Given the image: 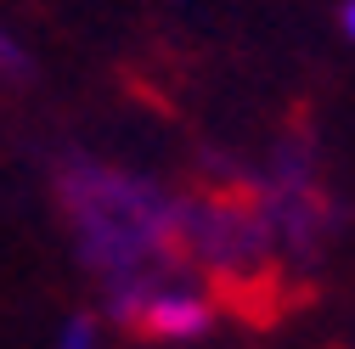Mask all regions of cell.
Here are the masks:
<instances>
[{"instance_id":"6da1fadb","label":"cell","mask_w":355,"mask_h":349,"mask_svg":"<svg viewBox=\"0 0 355 349\" xmlns=\"http://www.w3.org/2000/svg\"><path fill=\"white\" fill-rule=\"evenodd\" d=\"M51 192L79 265L91 271L102 310L119 327H130L136 304L158 282L192 276L175 253V192H164L153 174L107 163L96 152H68L51 169Z\"/></svg>"},{"instance_id":"7a4b0ae2","label":"cell","mask_w":355,"mask_h":349,"mask_svg":"<svg viewBox=\"0 0 355 349\" xmlns=\"http://www.w3.org/2000/svg\"><path fill=\"white\" fill-rule=\"evenodd\" d=\"M175 253L181 265L198 271H226V276H254L277 253L271 226L254 197L243 192H192L175 197Z\"/></svg>"},{"instance_id":"3957f363","label":"cell","mask_w":355,"mask_h":349,"mask_svg":"<svg viewBox=\"0 0 355 349\" xmlns=\"http://www.w3.org/2000/svg\"><path fill=\"white\" fill-rule=\"evenodd\" d=\"M254 203L271 226V242L277 253L310 265L327 237L338 231V203L322 192V174H316V152L310 141H282L265 163V174L254 181Z\"/></svg>"},{"instance_id":"277c9868","label":"cell","mask_w":355,"mask_h":349,"mask_svg":"<svg viewBox=\"0 0 355 349\" xmlns=\"http://www.w3.org/2000/svg\"><path fill=\"white\" fill-rule=\"evenodd\" d=\"M214 321H220L214 298H209L192 276H169V282H158V287L136 304L130 332H141V338H153V343H198V338L214 332Z\"/></svg>"},{"instance_id":"5b68a950","label":"cell","mask_w":355,"mask_h":349,"mask_svg":"<svg viewBox=\"0 0 355 349\" xmlns=\"http://www.w3.org/2000/svg\"><path fill=\"white\" fill-rule=\"evenodd\" d=\"M34 73V51L23 46V34L0 23V84H23Z\"/></svg>"},{"instance_id":"8992f818","label":"cell","mask_w":355,"mask_h":349,"mask_svg":"<svg viewBox=\"0 0 355 349\" xmlns=\"http://www.w3.org/2000/svg\"><path fill=\"white\" fill-rule=\"evenodd\" d=\"M51 349H102V321H96L91 310H73V316H62V327H57Z\"/></svg>"},{"instance_id":"52a82bcc","label":"cell","mask_w":355,"mask_h":349,"mask_svg":"<svg viewBox=\"0 0 355 349\" xmlns=\"http://www.w3.org/2000/svg\"><path fill=\"white\" fill-rule=\"evenodd\" d=\"M338 28L349 34V46H355V0H344V6H338Z\"/></svg>"}]
</instances>
